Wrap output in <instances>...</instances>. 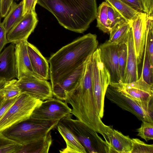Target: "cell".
Returning <instances> with one entry per match:
<instances>
[{
	"instance_id": "obj_1",
	"label": "cell",
	"mask_w": 153,
	"mask_h": 153,
	"mask_svg": "<svg viewBox=\"0 0 153 153\" xmlns=\"http://www.w3.org/2000/svg\"><path fill=\"white\" fill-rule=\"evenodd\" d=\"M98 45L97 35L89 33L63 47L52 54L48 61L51 86L86 62Z\"/></svg>"
},
{
	"instance_id": "obj_2",
	"label": "cell",
	"mask_w": 153,
	"mask_h": 153,
	"mask_svg": "<svg viewBox=\"0 0 153 153\" xmlns=\"http://www.w3.org/2000/svg\"><path fill=\"white\" fill-rule=\"evenodd\" d=\"M37 4L48 10L65 29L82 33L96 18V0H37Z\"/></svg>"
},
{
	"instance_id": "obj_3",
	"label": "cell",
	"mask_w": 153,
	"mask_h": 153,
	"mask_svg": "<svg viewBox=\"0 0 153 153\" xmlns=\"http://www.w3.org/2000/svg\"><path fill=\"white\" fill-rule=\"evenodd\" d=\"M59 121L43 120L30 117L1 132L8 138L25 146L45 136L56 127Z\"/></svg>"
},
{
	"instance_id": "obj_4",
	"label": "cell",
	"mask_w": 153,
	"mask_h": 153,
	"mask_svg": "<svg viewBox=\"0 0 153 153\" xmlns=\"http://www.w3.org/2000/svg\"><path fill=\"white\" fill-rule=\"evenodd\" d=\"M72 117L71 113L59 121L71 131L87 152L108 153V145L96 131L78 119H73Z\"/></svg>"
},
{
	"instance_id": "obj_5",
	"label": "cell",
	"mask_w": 153,
	"mask_h": 153,
	"mask_svg": "<svg viewBox=\"0 0 153 153\" xmlns=\"http://www.w3.org/2000/svg\"><path fill=\"white\" fill-rule=\"evenodd\" d=\"M91 68L94 96L99 115L101 119L104 115V98L110 85V76L102 61L98 48L92 55Z\"/></svg>"
},
{
	"instance_id": "obj_6",
	"label": "cell",
	"mask_w": 153,
	"mask_h": 153,
	"mask_svg": "<svg viewBox=\"0 0 153 153\" xmlns=\"http://www.w3.org/2000/svg\"><path fill=\"white\" fill-rule=\"evenodd\" d=\"M42 101L22 93L0 120V132L29 118L35 108Z\"/></svg>"
},
{
	"instance_id": "obj_7",
	"label": "cell",
	"mask_w": 153,
	"mask_h": 153,
	"mask_svg": "<svg viewBox=\"0 0 153 153\" xmlns=\"http://www.w3.org/2000/svg\"><path fill=\"white\" fill-rule=\"evenodd\" d=\"M105 96L112 102L132 113L140 120L153 123V103L147 104L135 100L110 85L106 90Z\"/></svg>"
},
{
	"instance_id": "obj_8",
	"label": "cell",
	"mask_w": 153,
	"mask_h": 153,
	"mask_svg": "<svg viewBox=\"0 0 153 153\" xmlns=\"http://www.w3.org/2000/svg\"><path fill=\"white\" fill-rule=\"evenodd\" d=\"M110 85L135 100L153 103V85L146 82L141 76L137 80L130 83H111Z\"/></svg>"
},
{
	"instance_id": "obj_9",
	"label": "cell",
	"mask_w": 153,
	"mask_h": 153,
	"mask_svg": "<svg viewBox=\"0 0 153 153\" xmlns=\"http://www.w3.org/2000/svg\"><path fill=\"white\" fill-rule=\"evenodd\" d=\"M67 103L57 98L42 101L34 110L30 117L45 120L59 121L71 113Z\"/></svg>"
},
{
	"instance_id": "obj_10",
	"label": "cell",
	"mask_w": 153,
	"mask_h": 153,
	"mask_svg": "<svg viewBox=\"0 0 153 153\" xmlns=\"http://www.w3.org/2000/svg\"><path fill=\"white\" fill-rule=\"evenodd\" d=\"M22 93H27L43 101L53 98L51 84L47 80L33 76H23L17 80Z\"/></svg>"
},
{
	"instance_id": "obj_11",
	"label": "cell",
	"mask_w": 153,
	"mask_h": 153,
	"mask_svg": "<svg viewBox=\"0 0 153 153\" xmlns=\"http://www.w3.org/2000/svg\"><path fill=\"white\" fill-rule=\"evenodd\" d=\"M38 22L35 11L26 14L7 33L8 43L15 44L21 41H27L28 38L34 31Z\"/></svg>"
},
{
	"instance_id": "obj_12",
	"label": "cell",
	"mask_w": 153,
	"mask_h": 153,
	"mask_svg": "<svg viewBox=\"0 0 153 153\" xmlns=\"http://www.w3.org/2000/svg\"><path fill=\"white\" fill-rule=\"evenodd\" d=\"M102 61L110 76V83L120 82L118 45L107 41L99 46Z\"/></svg>"
},
{
	"instance_id": "obj_13",
	"label": "cell",
	"mask_w": 153,
	"mask_h": 153,
	"mask_svg": "<svg viewBox=\"0 0 153 153\" xmlns=\"http://www.w3.org/2000/svg\"><path fill=\"white\" fill-rule=\"evenodd\" d=\"M102 135L108 145V153H131L132 139L128 136L107 125Z\"/></svg>"
},
{
	"instance_id": "obj_14",
	"label": "cell",
	"mask_w": 153,
	"mask_h": 153,
	"mask_svg": "<svg viewBox=\"0 0 153 153\" xmlns=\"http://www.w3.org/2000/svg\"><path fill=\"white\" fill-rule=\"evenodd\" d=\"M147 14L140 12L131 21L133 40L138 65L141 62L146 42Z\"/></svg>"
},
{
	"instance_id": "obj_15",
	"label": "cell",
	"mask_w": 153,
	"mask_h": 153,
	"mask_svg": "<svg viewBox=\"0 0 153 153\" xmlns=\"http://www.w3.org/2000/svg\"><path fill=\"white\" fill-rule=\"evenodd\" d=\"M86 62L62 80L52 86L53 94L55 97L65 101L66 92L72 90L80 83Z\"/></svg>"
},
{
	"instance_id": "obj_16",
	"label": "cell",
	"mask_w": 153,
	"mask_h": 153,
	"mask_svg": "<svg viewBox=\"0 0 153 153\" xmlns=\"http://www.w3.org/2000/svg\"><path fill=\"white\" fill-rule=\"evenodd\" d=\"M27 41H22L15 44V56L17 78L33 76L38 77L30 62L27 49Z\"/></svg>"
},
{
	"instance_id": "obj_17",
	"label": "cell",
	"mask_w": 153,
	"mask_h": 153,
	"mask_svg": "<svg viewBox=\"0 0 153 153\" xmlns=\"http://www.w3.org/2000/svg\"><path fill=\"white\" fill-rule=\"evenodd\" d=\"M17 78L15 44L11 43L0 53V79L6 81Z\"/></svg>"
},
{
	"instance_id": "obj_18",
	"label": "cell",
	"mask_w": 153,
	"mask_h": 153,
	"mask_svg": "<svg viewBox=\"0 0 153 153\" xmlns=\"http://www.w3.org/2000/svg\"><path fill=\"white\" fill-rule=\"evenodd\" d=\"M127 47V57L125 72L123 82L130 83L137 80L139 78L138 63L134 48L131 28L126 41Z\"/></svg>"
},
{
	"instance_id": "obj_19",
	"label": "cell",
	"mask_w": 153,
	"mask_h": 153,
	"mask_svg": "<svg viewBox=\"0 0 153 153\" xmlns=\"http://www.w3.org/2000/svg\"><path fill=\"white\" fill-rule=\"evenodd\" d=\"M27 49L33 69L39 78L48 80L50 79L48 62L38 49L27 42Z\"/></svg>"
},
{
	"instance_id": "obj_20",
	"label": "cell",
	"mask_w": 153,
	"mask_h": 153,
	"mask_svg": "<svg viewBox=\"0 0 153 153\" xmlns=\"http://www.w3.org/2000/svg\"><path fill=\"white\" fill-rule=\"evenodd\" d=\"M57 130L65 140L66 147L59 150L61 153H86L85 148L71 131L59 121L57 125Z\"/></svg>"
},
{
	"instance_id": "obj_21",
	"label": "cell",
	"mask_w": 153,
	"mask_h": 153,
	"mask_svg": "<svg viewBox=\"0 0 153 153\" xmlns=\"http://www.w3.org/2000/svg\"><path fill=\"white\" fill-rule=\"evenodd\" d=\"M51 132L43 137L29 144L23 146L19 153H47L52 144Z\"/></svg>"
},
{
	"instance_id": "obj_22",
	"label": "cell",
	"mask_w": 153,
	"mask_h": 153,
	"mask_svg": "<svg viewBox=\"0 0 153 153\" xmlns=\"http://www.w3.org/2000/svg\"><path fill=\"white\" fill-rule=\"evenodd\" d=\"M23 1L19 4L13 1L2 22L7 33L23 18Z\"/></svg>"
},
{
	"instance_id": "obj_23",
	"label": "cell",
	"mask_w": 153,
	"mask_h": 153,
	"mask_svg": "<svg viewBox=\"0 0 153 153\" xmlns=\"http://www.w3.org/2000/svg\"><path fill=\"white\" fill-rule=\"evenodd\" d=\"M131 21H126L118 24L112 27L109 32L108 41L116 45L126 41L131 27Z\"/></svg>"
},
{
	"instance_id": "obj_24",
	"label": "cell",
	"mask_w": 153,
	"mask_h": 153,
	"mask_svg": "<svg viewBox=\"0 0 153 153\" xmlns=\"http://www.w3.org/2000/svg\"><path fill=\"white\" fill-rule=\"evenodd\" d=\"M105 1L127 21H131L140 13L120 0Z\"/></svg>"
},
{
	"instance_id": "obj_25",
	"label": "cell",
	"mask_w": 153,
	"mask_h": 153,
	"mask_svg": "<svg viewBox=\"0 0 153 153\" xmlns=\"http://www.w3.org/2000/svg\"><path fill=\"white\" fill-rule=\"evenodd\" d=\"M108 4L106 2H102L97 10L96 18L97 27L104 33H109L111 28L109 25L108 16Z\"/></svg>"
},
{
	"instance_id": "obj_26",
	"label": "cell",
	"mask_w": 153,
	"mask_h": 153,
	"mask_svg": "<svg viewBox=\"0 0 153 153\" xmlns=\"http://www.w3.org/2000/svg\"><path fill=\"white\" fill-rule=\"evenodd\" d=\"M17 80L14 79L6 81L4 86L0 90V96L5 100L18 97L22 93L17 85Z\"/></svg>"
},
{
	"instance_id": "obj_27",
	"label": "cell",
	"mask_w": 153,
	"mask_h": 153,
	"mask_svg": "<svg viewBox=\"0 0 153 153\" xmlns=\"http://www.w3.org/2000/svg\"><path fill=\"white\" fill-rule=\"evenodd\" d=\"M23 145L0 132V153H19Z\"/></svg>"
},
{
	"instance_id": "obj_28",
	"label": "cell",
	"mask_w": 153,
	"mask_h": 153,
	"mask_svg": "<svg viewBox=\"0 0 153 153\" xmlns=\"http://www.w3.org/2000/svg\"><path fill=\"white\" fill-rule=\"evenodd\" d=\"M144 51L143 62L140 76L146 82L153 85V65L149 60L146 45Z\"/></svg>"
},
{
	"instance_id": "obj_29",
	"label": "cell",
	"mask_w": 153,
	"mask_h": 153,
	"mask_svg": "<svg viewBox=\"0 0 153 153\" xmlns=\"http://www.w3.org/2000/svg\"><path fill=\"white\" fill-rule=\"evenodd\" d=\"M119 67L120 82H123L127 57V47L126 41L118 45Z\"/></svg>"
},
{
	"instance_id": "obj_30",
	"label": "cell",
	"mask_w": 153,
	"mask_h": 153,
	"mask_svg": "<svg viewBox=\"0 0 153 153\" xmlns=\"http://www.w3.org/2000/svg\"><path fill=\"white\" fill-rule=\"evenodd\" d=\"M140 127L137 129V135L146 142L153 139V123L143 121Z\"/></svg>"
},
{
	"instance_id": "obj_31",
	"label": "cell",
	"mask_w": 153,
	"mask_h": 153,
	"mask_svg": "<svg viewBox=\"0 0 153 153\" xmlns=\"http://www.w3.org/2000/svg\"><path fill=\"white\" fill-rule=\"evenodd\" d=\"M132 139V147L131 153H153V144H148L137 138Z\"/></svg>"
},
{
	"instance_id": "obj_32",
	"label": "cell",
	"mask_w": 153,
	"mask_h": 153,
	"mask_svg": "<svg viewBox=\"0 0 153 153\" xmlns=\"http://www.w3.org/2000/svg\"><path fill=\"white\" fill-rule=\"evenodd\" d=\"M108 16L111 29L118 24L127 21L109 4L108 9Z\"/></svg>"
},
{
	"instance_id": "obj_33",
	"label": "cell",
	"mask_w": 153,
	"mask_h": 153,
	"mask_svg": "<svg viewBox=\"0 0 153 153\" xmlns=\"http://www.w3.org/2000/svg\"><path fill=\"white\" fill-rule=\"evenodd\" d=\"M18 97L5 100L0 96V120L15 102Z\"/></svg>"
},
{
	"instance_id": "obj_34",
	"label": "cell",
	"mask_w": 153,
	"mask_h": 153,
	"mask_svg": "<svg viewBox=\"0 0 153 153\" xmlns=\"http://www.w3.org/2000/svg\"><path fill=\"white\" fill-rule=\"evenodd\" d=\"M37 0H23V10L22 16H24L28 13L35 11V6Z\"/></svg>"
},
{
	"instance_id": "obj_35",
	"label": "cell",
	"mask_w": 153,
	"mask_h": 153,
	"mask_svg": "<svg viewBox=\"0 0 153 153\" xmlns=\"http://www.w3.org/2000/svg\"><path fill=\"white\" fill-rule=\"evenodd\" d=\"M139 12H144L141 0H120Z\"/></svg>"
},
{
	"instance_id": "obj_36",
	"label": "cell",
	"mask_w": 153,
	"mask_h": 153,
	"mask_svg": "<svg viewBox=\"0 0 153 153\" xmlns=\"http://www.w3.org/2000/svg\"><path fill=\"white\" fill-rule=\"evenodd\" d=\"M7 32L3 23L0 22V53L4 46L8 43L7 35Z\"/></svg>"
},
{
	"instance_id": "obj_37",
	"label": "cell",
	"mask_w": 153,
	"mask_h": 153,
	"mask_svg": "<svg viewBox=\"0 0 153 153\" xmlns=\"http://www.w3.org/2000/svg\"><path fill=\"white\" fill-rule=\"evenodd\" d=\"M14 0H2L1 3V18L4 17L8 12Z\"/></svg>"
},
{
	"instance_id": "obj_38",
	"label": "cell",
	"mask_w": 153,
	"mask_h": 153,
	"mask_svg": "<svg viewBox=\"0 0 153 153\" xmlns=\"http://www.w3.org/2000/svg\"><path fill=\"white\" fill-rule=\"evenodd\" d=\"M6 81L3 79H0V90L4 86Z\"/></svg>"
},
{
	"instance_id": "obj_39",
	"label": "cell",
	"mask_w": 153,
	"mask_h": 153,
	"mask_svg": "<svg viewBox=\"0 0 153 153\" xmlns=\"http://www.w3.org/2000/svg\"><path fill=\"white\" fill-rule=\"evenodd\" d=\"M1 0H0V22H1Z\"/></svg>"
},
{
	"instance_id": "obj_40",
	"label": "cell",
	"mask_w": 153,
	"mask_h": 153,
	"mask_svg": "<svg viewBox=\"0 0 153 153\" xmlns=\"http://www.w3.org/2000/svg\"><path fill=\"white\" fill-rule=\"evenodd\" d=\"M15 1H18L19 0H15Z\"/></svg>"
},
{
	"instance_id": "obj_41",
	"label": "cell",
	"mask_w": 153,
	"mask_h": 153,
	"mask_svg": "<svg viewBox=\"0 0 153 153\" xmlns=\"http://www.w3.org/2000/svg\"><path fill=\"white\" fill-rule=\"evenodd\" d=\"M2 0H1V1H2Z\"/></svg>"
}]
</instances>
